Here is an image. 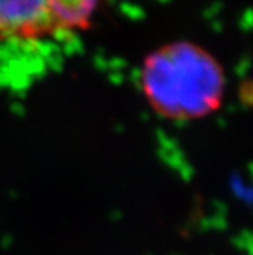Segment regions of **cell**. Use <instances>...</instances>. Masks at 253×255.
<instances>
[{"instance_id": "obj_1", "label": "cell", "mask_w": 253, "mask_h": 255, "mask_svg": "<svg viewBox=\"0 0 253 255\" xmlns=\"http://www.w3.org/2000/svg\"><path fill=\"white\" fill-rule=\"evenodd\" d=\"M226 74L203 46L174 41L150 54L141 69L142 92L160 117L194 121L215 113L224 101Z\"/></svg>"}, {"instance_id": "obj_2", "label": "cell", "mask_w": 253, "mask_h": 255, "mask_svg": "<svg viewBox=\"0 0 253 255\" xmlns=\"http://www.w3.org/2000/svg\"><path fill=\"white\" fill-rule=\"evenodd\" d=\"M99 0H0V43L34 41L81 29Z\"/></svg>"}]
</instances>
